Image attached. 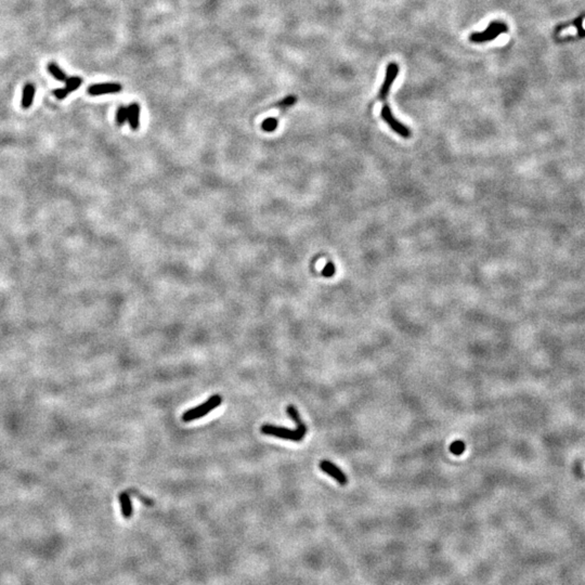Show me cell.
Instances as JSON below:
<instances>
[{
  "mask_svg": "<svg viewBox=\"0 0 585 585\" xmlns=\"http://www.w3.org/2000/svg\"><path fill=\"white\" fill-rule=\"evenodd\" d=\"M381 116L382 118L386 121V124L391 128V129L395 132L398 133L399 136L403 137V138H409L411 136V131L409 128H406L404 125L401 124L400 121H398L397 119L394 118V116L392 115L391 110L388 107V105H384L381 110Z\"/></svg>",
  "mask_w": 585,
  "mask_h": 585,
  "instance_id": "cell-4",
  "label": "cell"
},
{
  "mask_svg": "<svg viewBox=\"0 0 585 585\" xmlns=\"http://www.w3.org/2000/svg\"><path fill=\"white\" fill-rule=\"evenodd\" d=\"M583 20H584V16H583V15H581V16H578V18H577L576 20H573L572 22H570V23H567V24H564V25H560V26L558 27V29H557V32L561 31L562 29H566V27H568V25H575V26L577 27V29H578L579 35L581 36V35L585 34V31L583 30V27H582Z\"/></svg>",
  "mask_w": 585,
  "mask_h": 585,
  "instance_id": "cell-13",
  "label": "cell"
},
{
  "mask_svg": "<svg viewBox=\"0 0 585 585\" xmlns=\"http://www.w3.org/2000/svg\"><path fill=\"white\" fill-rule=\"evenodd\" d=\"M508 32V26L503 22L494 21L489 24L488 29L481 33H472L469 36V40L476 43H481L486 41H491L493 39L498 38L499 35L502 33Z\"/></svg>",
  "mask_w": 585,
  "mask_h": 585,
  "instance_id": "cell-3",
  "label": "cell"
},
{
  "mask_svg": "<svg viewBox=\"0 0 585 585\" xmlns=\"http://www.w3.org/2000/svg\"><path fill=\"white\" fill-rule=\"evenodd\" d=\"M287 413L289 416L292 417V420L296 423L297 429H294V430H292V429H288V428L265 424V425L261 426V432H263L264 434H267V436H273V437H276V438H280V439L292 440V441H295V442L302 441V440L306 437V433H307V426H306L303 420L300 419L298 411L294 405L287 406Z\"/></svg>",
  "mask_w": 585,
  "mask_h": 585,
  "instance_id": "cell-1",
  "label": "cell"
},
{
  "mask_svg": "<svg viewBox=\"0 0 585 585\" xmlns=\"http://www.w3.org/2000/svg\"><path fill=\"white\" fill-rule=\"evenodd\" d=\"M322 274L325 277H332L335 274V267H334L332 263H327L322 271Z\"/></svg>",
  "mask_w": 585,
  "mask_h": 585,
  "instance_id": "cell-18",
  "label": "cell"
},
{
  "mask_svg": "<svg viewBox=\"0 0 585 585\" xmlns=\"http://www.w3.org/2000/svg\"><path fill=\"white\" fill-rule=\"evenodd\" d=\"M277 125H278V121H277L276 118H267V119L264 120L261 127H263V129L265 131H267V132H272V131H274L276 129Z\"/></svg>",
  "mask_w": 585,
  "mask_h": 585,
  "instance_id": "cell-16",
  "label": "cell"
},
{
  "mask_svg": "<svg viewBox=\"0 0 585 585\" xmlns=\"http://www.w3.org/2000/svg\"><path fill=\"white\" fill-rule=\"evenodd\" d=\"M128 122L132 130H137L140 126V107L138 103H131L128 107Z\"/></svg>",
  "mask_w": 585,
  "mask_h": 585,
  "instance_id": "cell-8",
  "label": "cell"
},
{
  "mask_svg": "<svg viewBox=\"0 0 585 585\" xmlns=\"http://www.w3.org/2000/svg\"><path fill=\"white\" fill-rule=\"evenodd\" d=\"M320 469L327 473L328 476H331L333 479H335V480L341 484V486H346L348 483V478L347 476L345 475L344 471L341 469V468H338L335 464L332 463V462L327 461V460H323L320 462Z\"/></svg>",
  "mask_w": 585,
  "mask_h": 585,
  "instance_id": "cell-5",
  "label": "cell"
},
{
  "mask_svg": "<svg viewBox=\"0 0 585 585\" xmlns=\"http://www.w3.org/2000/svg\"><path fill=\"white\" fill-rule=\"evenodd\" d=\"M296 102H297L296 96H287L284 99H282L281 101L277 103V107L281 108V109H286V108L292 107V105H294Z\"/></svg>",
  "mask_w": 585,
  "mask_h": 585,
  "instance_id": "cell-17",
  "label": "cell"
},
{
  "mask_svg": "<svg viewBox=\"0 0 585 585\" xmlns=\"http://www.w3.org/2000/svg\"><path fill=\"white\" fill-rule=\"evenodd\" d=\"M65 82H66L65 89L69 91V93H71V92L77 90V89L80 87V85L82 83V79L80 77L73 76V77L68 78V80H66Z\"/></svg>",
  "mask_w": 585,
  "mask_h": 585,
  "instance_id": "cell-12",
  "label": "cell"
},
{
  "mask_svg": "<svg viewBox=\"0 0 585 585\" xmlns=\"http://www.w3.org/2000/svg\"><path fill=\"white\" fill-rule=\"evenodd\" d=\"M53 94L55 97H57V99L62 100L69 96V91L66 90L65 88H60V89H55V90H53Z\"/></svg>",
  "mask_w": 585,
  "mask_h": 585,
  "instance_id": "cell-19",
  "label": "cell"
},
{
  "mask_svg": "<svg viewBox=\"0 0 585 585\" xmlns=\"http://www.w3.org/2000/svg\"><path fill=\"white\" fill-rule=\"evenodd\" d=\"M465 449V442L462 441V440H455V441L451 443L450 445V452L454 455H462L464 453Z\"/></svg>",
  "mask_w": 585,
  "mask_h": 585,
  "instance_id": "cell-14",
  "label": "cell"
},
{
  "mask_svg": "<svg viewBox=\"0 0 585 585\" xmlns=\"http://www.w3.org/2000/svg\"><path fill=\"white\" fill-rule=\"evenodd\" d=\"M116 120H117V124L118 126H122L125 124V122L128 120V108L126 107H120L117 111V114H116Z\"/></svg>",
  "mask_w": 585,
  "mask_h": 585,
  "instance_id": "cell-15",
  "label": "cell"
},
{
  "mask_svg": "<svg viewBox=\"0 0 585 585\" xmlns=\"http://www.w3.org/2000/svg\"><path fill=\"white\" fill-rule=\"evenodd\" d=\"M119 502L121 507V512L125 518H130L132 516V505L129 494L126 492L119 494Z\"/></svg>",
  "mask_w": 585,
  "mask_h": 585,
  "instance_id": "cell-10",
  "label": "cell"
},
{
  "mask_svg": "<svg viewBox=\"0 0 585 585\" xmlns=\"http://www.w3.org/2000/svg\"><path fill=\"white\" fill-rule=\"evenodd\" d=\"M36 88L33 83H26L23 89V97H22V108L29 109L34 101Z\"/></svg>",
  "mask_w": 585,
  "mask_h": 585,
  "instance_id": "cell-9",
  "label": "cell"
},
{
  "mask_svg": "<svg viewBox=\"0 0 585 585\" xmlns=\"http://www.w3.org/2000/svg\"><path fill=\"white\" fill-rule=\"evenodd\" d=\"M221 402H222L221 395H219V394L211 395V397L203 404L195 406V408L185 412V413H183V415H182V421L188 423V422H192L195 420L202 419V417H204L206 414H208L209 412H211L216 408H218V406L221 404Z\"/></svg>",
  "mask_w": 585,
  "mask_h": 585,
  "instance_id": "cell-2",
  "label": "cell"
},
{
  "mask_svg": "<svg viewBox=\"0 0 585 585\" xmlns=\"http://www.w3.org/2000/svg\"><path fill=\"white\" fill-rule=\"evenodd\" d=\"M121 85L115 82H105V83H97L88 88V93L90 96H100V94H107V93H117L121 91Z\"/></svg>",
  "mask_w": 585,
  "mask_h": 585,
  "instance_id": "cell-7",
  "label": "cell"
},
{
  "mask_svg": "<svg viewBox=\"0 0 585 585\" xmlns=\"http://www.w3.org/2000/svg\"><path fill=\"white\" fill-rule=\"evenodd\" d=\"M398 73H399V66L395 63H389L387 66V70H386L385 80H384L383 85L380 89V93H378V98H380L381 100H385L387 98L388 93L390 91V88H391L392 83L395 80V78H397Z\"/></svg>",
  "mask_w": 585,
  "mask_h": 585,
  "instance_id": "cell-6",
  "label": "cell"
},
{
  "mask_svg": "<svg viewBox=\"0 0 585 585\" xmlns=\"http://www.w3.org/2000/svg\"><path fill=\"white\" fill-rule=\"evenodd\" d=\"M48 71H49V73L51 74L57 80H59V81H66V80H68L69 77L66 76V74L64 73V72L62 70H61L59 68V66L57 64H55V63H50L48 65Z\"/></svg>",
  "mask_w": 585,
  "mask_h": 585,
  "instance_id": "cell-11",
  "label": "cell"
}]
</instances>
